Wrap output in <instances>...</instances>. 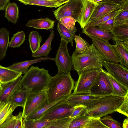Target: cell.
<instances>
[{
  "label": "cell",
  "instance_id": "52",
  "mask_svg": "<svg viewBox=\"0 0 128 128\" xmlns=\"http://www.w3.org/2000/svg\"><path fill=\"white\" fill-rule=\"evenodd\" d=\"M93 2L98 3V2H101L104 0H90Z\"/></svg>",
  "mask_w": 128,
  "mask_h": 128
},
{
  "label": "cell",
  "instance_id": "25",
  "mask_svg": "<svg viewBox=\"0 0 128 128\" xmlns=\"http://www.w3.org/2000/svg\"><path fill=\"white\" fill-rule=\"evenodd\" d=\"M10 33L6 28L0 30V61L5 56L9 44Z\"/></svg>",
  "mask_w": 128,
  "mask_h": 128
},
{
  "label": "cell",
  "instance_id": "33",
  "mask_svg": "<svg viewBox=\"0 0 128 128\" xmlns=\"http://www.w3.org/2000/svg\"><path fill=\"white\" fill-rule=\"evenodd\" d=\"M68 96H62L52 102L46 105L35 113L27 118L33 120L38 119L48 110L56 104L64 101L68 97Z\"/></svg>",
  "mask_w": 128,
  "mask_h": 128
},
{
  "label": "cell",
  "instance_id": "24",
  "mask_svg": "<svg viewBox=\"0 0 128 128\" xmlns=\"http://www.w3.org/2000/svg\"><path fill=\"white\" fill-rule=\"evenodd\" d=\"M54 30H50V34L48 38L36 52L32 53V56L33 57L40 58L47 56L48 55L50 51L52 49L51 44L54 37Z\"/></svg>",
  "mask_w": 128,
  "mask_h": 128
},
{
  "label": "cell",
  "instance_id": "40",
  "mask_svg": "<svg viewBox=\"0 0 128 128\" xmlns=\"http://www.w3.org/2000/svg\"><path fill=\"white\" fill-rule=\"evenodd\" d=\"M101 122L108 128H121L120 124L110 116L107 115L102 118H100Z\"/></svg>",
  "mask_w": 128,
  "mask_h": 128
},
{
  "label": "cell",
  "instance_id": "53",
  "mask_svg": "<svg viewBox=\"0 0 128 128\" xmlns=\"http://www.w3.org/2000/svg\"><path fill=\"white\" fill-rule=\"evenodd\" d=\"M2 84L0 85V93L2 89Z\"/></svg>",
  "mask_w": 128,
  "mask_h": 128
},
{
  "label": "cell",
  "instance_id": "12",
  "mask_svg": "<svg viewBox=\"0 0 128 128\" xmlns=\"http://www.w3.org/2000/svg\"><path fill=\"white\" fill-rule=\"evenodd\" d=\"M104 66L114 79L128 88V68L120 64L104 60Z\"/></svg>",
  "mask_w": 128,
  "mask_h": 128
},
{
  "label": "cell",
  "instance_id": "17",
  "mask_svg": "<svg viewBox=\"0 0 128 128\" xmlns=\"http://www.w3.org/2000/svg\"><path fill=\"white\" fill-rule=\"evenodd\" d=\"M47 60H54L55 58L47 56L42 57L34 60L15 63L7 68L15 71L21 72L22 74H24L28 70V67L32 64Z\"/></svg>",
  "mask_w": 128,
  "mask_h": 128
},
{
  "label": "cell",
  "instance_id": "28",
  "mask_svg": "<svg viewBox=\"0 0 128 128\" xmlns=\"http://www.w3.org/2000/svg\"><path fill=\"white\" fill-rule=\"evenodd\" d=\"M5 10V17L8 21L16 24L19 18V10L17 4L14 2L10 3L6 7Z\"/></svg>",
  "mask_w": 128,
  "mask_h": 128
},
{
  "label": "cell",
  "instance_id": "44",
  "mask_svg": "<svg viewBox=\"0 0 128 128\" xmlns=\"http://www.w3.org/2000/svg\"><path fill=\"white\" fill-rule=\"evenodd\" d=\"M115 18L110 19L98 27L102 30L108 32H110L114 25Z\"/></svg>",
  "mask_w": 128,
  "mask_h": 128
},
{
  "label": "cell",
  "instance_id": "37",
  "mask_svg": "<svg viewBox=\"0 0 128 128\" xmlns=\"http://www.w3.org/2000/svg\"><path fill=\"white\" fill-rule=\"evenodd\" d=\"M121 10H118L112 12L103 16L100 18L88 24L94 26H98L108 20L116 17L120 12Z\"/></svg>",
  "mask_w": 128,
  "mask_h": 128
},
{
  "label": "cell",
  "instance_id": "19",
  "mask_svg": "<svg viewBox=\"0 0 128 128\" xmlns=\"http://www.w3.org/2000/svg\"><path fill=\"white\" fill-rule=\"evenodd\" d=\"M55 22V21L48 18L33 19L29 20L26 26L37 30H50L54 29Z\"/></svg>",
  "mask_w": 128,
  "mask_h": 128
},
{
  "label": "cell",
  "instance_id": "16",
  "mask_svg": "<svg viewBox=\"0 0 128 128\" xmlns=\"http://www.w3.org/2000/svg\"><path fill=\"white\" fill-rule=\"evenodd\" d=\"M82 32L90 38H96L107 42L112 40L114 37L110 32H105L98 26H92L88 25L82 29Z\"/></svg>",
  "mask_w": 128,
  "mask_h": 128
},
{
  "label": "cell",
  "instance_id": "34",
  "mask_svg": "<svg viewBox=\"0 0 128 128\" xmlns=\"http://www.w3.org/2000/svg\"><path fill=\"white\" fill-rule=\"evenodd\" d=\"M57 30L60 34L61 39L70 43L71 46H72L74 38L72 35L69 30L60 21H58V22Z\"/></svg>",
  "mask_w": 128,
  "mask_h": 128
},
{
  "label": "cell",
  "instance_id": "11",
  "mask_svg": "<svg viewBox=\"0 0 128 128\" xmlns=\"http://www.w3.org/2000/svg\"><path fill=\"white\" fill-rule=\"evenodd\" d=\"M53 11L56 19L65 16H71L78 22L82 6V0H69Z\"/></svg>",
  "mask_w": 128,
  "mask_h": 128
},
{
  "label": "cell",
  "instance_id": "23",
  "mask_svg": "<svg viewBox=\"0 0 128 128\" xmlns=\"http://www.w3.org/2000/svg\"><path fill=\"white\" fill-rule=\"evenodd\" d=\"M110 32L114 36L113 41L122 42L128 39V22L114 26Z\"/></svg>",
  "mask_w": 128,
  "mask_h": 128
},
{
  "label": "cell",
  "instance_id": "38",
  "mask_svg": "<svg viewBox=\"0 0 128 128\" xmlns=\"http://www.w3.org/2000/svg\"><path fill=\"white\" fill-rule=\"evenodd\" d=\"M74 40L76 46V50L78 54H80L84 52L90 46L88 42L82 38L80 35H75Z\"/></svg>",
  "mask_w": 128,
  "mask_h": 128
},
{
  "label": "cell",
  "instance_id": "30",
  "mask_svg": "<svg viewBox=\"0 0 128 128\" xmlns=\"http://www.w3.org/2000/svg\"><path fill=\"white\" fill-rule=\"evenodd\" d=\"M42 40V36L37 31H33L30 32L28 36V41L32 53L35 52L38 49Z\"/></svg>",
  "mask_w": 128,
  "mask_h": 128
},
{
  "label": "cell",
  "instance_id": "21",
  "mask_svg": "<svg viewBox=\"0 0 128 128\" xmlns=\"http://www.w3.org/2000/svg\"><path fill=\"white\" fill-rule=\"evenodd\" d=\"M21 72L0 65V82L5 84L11 82L21 76Z\"/></svg>",
  "mask_w": 128,
  "mask_h": 128
},
{
  "label": "cell",
  "instance_id": "46",
  "mask_svg": "<svg viewBox=\"0 0 128 128\" xmlns=\"http://www.w3.org/2000/svg\"><path fill=\"white\" fill-rule=\"evenodd\" d=\"M86 107L85 106L83 105L77 106L71 114L70 117L71 118H73L80 116L82 112Z\"/></svg>",
  "mask_w": 128,
  "mask_h": 128
},
{
  "label": "cell",
  "instance_id": "54",
  "mask_svg": "<svg viewBox=\"0 0 128 128\" xmlns=\"http://www.w3.org/2000/svg\"><path fill=\"white\" fill-rule=\"evenodd\" d=\"M2 84L1 83V82H0V85H2Z\"/></svg>",
  "mask_w": 128,
  "mask_h": 128
},
{
  "label": "cell",
  "instance_id": "47",
  "mask_svg": "<svg viewBox=\"0 0 128 128\" xmlns=\"http://www.w3.org/2000/svg\"><path fill=\"white\" fill-rule=\"evenodd\" d=\"M22 112H20L17 115L16 120L14 128H23Z\"/></svg>",
  "mask_w": 128,
  "mask_h": 128
},
{
  "label": "cell",
  "instance_id": "50",
  "mask_svg": "<svg viewBox=\"0 0 128 128\" xmlns=\"http://www.w3.org/2000/svg\"><path fill=\"white\" fill-rule=\"evenodd\" d=\"M126 0H104L103 2H110L118 4H120Z\"/></svg>",
  "mask_w": 128,
  "mask_h": 128
},
{
  "label": "cell",
  "instance_id": "31",
  "mask_svg": "<svg viewBox=\"0 0 128 128\" xmlns=\"http://www.w3.org/2000/svg\"><path fill=\"white\" fill-rule=\"evenodd\" d=\"M115 42L114 46L120 58V64L128 68V49L124 47L120 41Z\"/></svg>",
  "mask_w": 128,
  "mask_h": 128
},
{
  "label": "cell",
  "instance_id": "36",
  "mask_svg": "<svg viewBox=\"0 0 128 128\" xmlns=\"http://www.w3.org/2000/svg\"><path fill=\"white\" fill-rule=\"evenodd\" d=\"M25 35L24 31H20L14 34L9 42L10 48H15L20 47L25 40Z\"/></svg>",
  "mask_w": 128,
  "mask_h": 128
},
{
  "label": "cell",
  "instance_id": "20",
  "mask_svg": "<svg viewBox=\"0 0 128 128\" xmlns=\"http://www.w3.org/2000/svg\"><path fill=\"white\" fill-rule=\"evenodd\" d=\"M25 5H33L51 8L58 7L69 0H16Z\"/></svg>",
  "mask_w": 128,
  "mask_h": 128
},
{
  "label": "cell",
  "instance_id": "39",
  "mask_svg": "<svg viewBox=\"0 0 128 128\" xmlns=\"http://www.w3.org/2000/svg\"><path fill=\"white\" fill-rule=\"evenodd\" d=\"M72 118L69 117L52 121L47 128H68Z\"/></svg>",
  "mask_w": 128,
  "mask_h": 128
},
{
  "label": "cell",
  "instance_id": "48",
  "mask_svg": "<svg viewBox=\"0 0 128 128\" xmlns=\"http://www.w3.org/2000/svg\"><path fill=\"white\" fill-rule=\"evenodd\" d=\"M10 0H0V10H5L7 6L10 3Z\"/></svg>",
  "mask_w": 128,
  "mask_h": 128
},
{
  "label": "cell",
  "instance_id": "26",
  "mask_svg": "<svg viewBox=\"0 0 128 128\" xmlns=\"http://www.w3.org/2000/svg\"><path fill=\"white\" fill-rule=\"evenodd\" d=\"M31 92V90L30 89L20 90L15 92L9 101L23 108L26 98Z\"/></svg>",
  "mask_w": 128,
  "mask_h": 128
},
{
  "label": "cell",
  "instance_id": "42",
  "mask_svg": "<svg viewBox=\"0 0 128 128\" xmlns=\"http://www.w3.org/2000/svg\"><path fill=\"white\" fill-rule=\"evenodd\" d=\"M99 118H92L86 124L84 128H108L100 121Z\"/></svg>",
  "mask_w": 128,
  "mask_h": 128
},
{
  "label": "cell",
  "instance_id": "29",
  "mask_svg": "<svg viewBox=\"0 0 128 128\" xmlns=\"http://www.w3.org/2000/svg\"><path fill=\"white\" fill-rule=\"evenodd\" d=\"M52 121L33 120L28 118L23 120V128H47Z\"/></svg>",
  "mask_w": 128,
  "mask_h": 128
},
{
  "label": "cell",
  "instance_id": "49",
  "mask_svg": "<svg viewBox=\"0 0 128 128\" xmlns=\"http://www.w3.org/2000/svg\"><path fill=\"white\" fill-rule=\"evenodd\" d=\"M121 10L128 11V0H126L120 4Z\"/></svg>",
  "mask_w": 128,
  "mask_h": 128
},
{
  "label": "cell",
  "instance_id": "8",
  "mask_svg": "<svg viewBox=\"0 0 128 128\" xmlns=\"http://www.w3.org/2000/svg\"><path fill=\"white\" fill-rule=\"evenodd\" d=\"M100 72L95 68L82 71L78 73V78L75 82L74 94H89V90Z\"/></svg>",
  "mask_w": 128,
  "mask_h": 128
},
{
  "label": "cell",
  "instance_id": "27",
  "mask_svg": "<svg viewBox=\"0 0 128 128\" xmlns=\"http://www.w3.org/2000/svg\"><path fill=\"white\" fill-rule=\"evenodd\" d=\"M113 89L112 95L125 98L128 94V88L112 78L108 72Z\"/></svg>",
  "mask_w": 128,
  "mask_h": 128
},
{
  "label": "cell",
  "instance_id": "14",
  "mask_svg": "<svg viewBox=\"0 0 128 128\" xmlns=\"http://www.w3.org/2000/svg\"><path fill=\"white\" fill-rule=\"evenodd\" d=\"M98 5L90 0H82V6L78 22L83 29L89 23L90 18Z\"/></svg>",
  "mask_w": 128,
  "mask_h": 128
},
{
  "label": "cell",
  "instance_id": "43",
  "mask_svg": "<svg viewBox=\"0 0 128 128\" xmlns=\"http://www.w3.org/2000/svg\"><path fill=\"white\" fill-rule=\"evenodd\" d=\"M17 116L12 115L0 126V128H14L16 125Z\"/></svg>",
  "mask_w": 128,
  "mask_h": 128
},
{
  "label": "cell",
  "instance_id": "6",
  "mask_svg": "<svg viewBox=\"0 0 128 128\" xmlns=\"http://www.w3.org/2000/svg\"><path fill=\"white\" fill-rule=\"evenodd\" d=\"M90 88L89 94L96 98L112 95L113 89L107 72L102 68Z\"/></svg>",
  "mask_w": 128,
  "mask_h": 128
},
{
  "label": "cell",
  "instance_id": "13",
  "mask_svg": "<svg viewBox=\"0 0 128 128\" xmlns=\"http://www.w3.org/2000/svg\"><path fill=\"white\" fill-rule=\"evenodd\" d=\"M98 3L88 24L112 12L118 10L120 7V4L110 2L101 1Z\"/></svg>",
  "mask_w": 128,
  "mask_h": 128
},
{
  "label": "cell",
  "instance_id": "18",
  "mask_svg": "<svg viewBox=\"0 0 128 128\" xmlns=\"http://www.w3.org/2000/svg\"><path fill=\"white\" fill-rule=\"evenodd\" d=\"M96 98L90 94H74L72 93L68 95L64 101L72 105H84Z\"/></svg>",
  "mask_w": 128,
  "mask_h": 128
},
{
  "label": "cell",
  "instance_id": "55",
  "mask_svg": "<svg viewBox=\"0 0 128 128\" xmlns=\"http://www.w3.org/2000/svg\"></svg>",
  "mask_w": 128,
  "mask_h": 128
},
{
  "label": "cell",
  "instance_id": "22",
  "mask_svg": "<svg viewBox=\"0 0 128 128\" xmlns=\"http://www.w3.org/2000/svg\"><path fill=\"white\" fill-rule=\"evenodd\" d=\"M18 106L9 100H0V126L12 115L13 112Z\"/></svg>",
  "mask_w": 128,
  "mask_h": 128
},
{
  "label": "cell",
  "instance_id": "1",
  "mask_svg": "<svg viewBox=\"0 0 128 128\" xmlns=\"http://www.w3.org/2000/svg\"><path fill=\"white\" fill-rule=\"evenodd\" d=\"M124 99V98L112 95L96 98L83 105L86 107L80 115L101 118L116 112Z\"/></svg>",
  "mask_w": 128,
  "mask_h": 128
},
{
  "label": "cell",
  "instance_id": "15",
  "mask_svg": "<svg viewBox=\"0 0 128 128\" xmlns=\"http://www.w3.org/2000/svg\"><path fill=\"white\" fill-rule=\"evenodd\" d=\"M21 76L14 81L5 84H2V89L0 93V100L8 101L14 94L21 89Z\"/></svg>",
  "mask_w": 128,
  "mask_h": 128
},
{
  "label": "cell",
  "instance_id": "32",
  "mask_svg": "<svg viewBox=\"0 0 128 128\" xmlns=\"http://www.w3.org/2000/svg\"><path fill=\"white\" fill-rule=\"evenodd\" d=\"M93 118L83 115L72 118L68 128H84L88 122Z\"/></svg>",
  "mask_w": 128,
  "mask_h": 128
},
{
  "label": "cell",
  "instance_id": "41",
  "mask_svg": "<svg viewBox=\"0 0 128 128\" xmlns=\"http://www.w3.org/2000/svg\"><path fill=\"white\" fill-rule=\"evenodd\" d=\"M128 22V11L121 10L115 18L114 25L121 24Z\"/></svg>",
  "mask_w": 128,
  "mask_h": 128
},
{
  "label": "cell",
  "instance_id": "35",
  "mask_svg": "<svg viewBox=\"0 0 128 128\" xmlns=\"http://www.w3.org/2000/svg\"><path fill=\"white\" fill-rule=\"evenodd\" d=\"M69 31L74 38L77 29L75 26L77 21L72 17L65 16L60 18L59 20Z\"/></svg>",
  "mask_w": 128,
  "mask_h": 128
},
{
  "label": "cell",
  "instance_id": "9",
  "mask_svg": "<svg viewBox=\"0 0 128 128\" xmlns=\"http://www.w3.org/2000/svg\"><path fill=\"white\" fill-rule=\"evenodd\" d=\"M76 106L63 101L48 109L37 120L52 121L70 117Z\"/></svg>",
  "mask_w": 128,
  "mask_h": 128
},
{
  "label": "cell",
  "instance_id": "45",
  "mask_svg": "<svg viewBox=\"0 0 128 128\" xmlns=\"http://www.w3.org/2000/svg\"><path fill=\"white\" fill-rule=\"evenodd\" d=\"M116 111L128 117V95L124 98L123 102Z\"/></svg>",
  "mask_w": 128,
  "mask_h": 128
},
{
  "label": "cell",
  "instance_id": "10",
  "mask_svg": "<svg viewBox=\"0 0 128 128\" xmlns=\"http://www.w3.org/2000/svg\"><path fill=\"white\" fill-rule=\"evenodd\" d=\"M92 43L106 62L119 64L120 60L114 46L105 40L94 37H91Z\"/></svg>",
  "mask_w": 128,
  "mask_h": 128
},
{
  "label": "cell",
  "instance_id": "5",
  "mask_svg": "<svg viewBox=\"0 0 128 128\" xmlns=\"http://www.w3.org/2000/svg\"><path fill=\"white\" fill-rule=\"evenodd\" d=\"M49 103L46 91L31 92L28 96L23 108L22 116L26 118Z\"/></svg>",
  "mask_w": 128,
  "mask_h": 128
},
{
  "label": "cell",
  "instance_id": "2",
  "mask_svg": "<svg viewBox=\"0 0 128 128\" xmlns=\"http://www.w3.org/2000/svg\"><path fill=\"white\" fill-rule=\"evenodd\" d=\"M52 78L48 70L32 66L22 77L20 90H30L32 93L46 91Z\"/></svg>",
  "mask_w": 128,
  "mask_h": 128
},
{
  "label": "cell",
  "instance_id": "51",
  "mask_svg": "<svg viewBox=\"0 0 128 128\" xmlns=\"http://www.w3.org/2000/svg\"><path fill=\"white\" fill-rule=\"evenodd\" d=\"M122 126L123 128H128V118L125 119L124 120Z\"/></svg>",
  "mask_w": 128,
  "mask_h": 128
},
{
  "label": "cell",
  "instance_id": "3",
  "mask_svg": "<svg viewBox=\"0 0 128 128\" xmlns=\"http://www.w3.org/2000/svg\"><path fill=\"white\" fill-rule=\"evenodd\" d=\"M72 57L73 70L78 73L89 69L102 68L104 66V60L93 43L82 53H78L75 49Z\"/></svg>",
  "mask_w": 128,
  "mask_h": 128
},
{
  "label": "cell",
  "instance_id": "4",
  "mask_svg": "<svg viewBox=\"0 0 128 128\" xmlns=\"http://www.w3.org/2000/svg\"><path fill=\"white\" fill-rule=\"evenodd\" d=\"M75 83L70 73L57 74L52 77L46 90L49 103L62 96L70 94Z\"/></svg>",
  "mask_w": 128,
  "mask_h": 128
},
{
  "label": "cell",
  "instance_id": "7",
  "mask_svg": "<svg viewBox=\"0 0 128 128\" xmlns=\"http://www.w3.org/2000/svg\"><path fill=\"white\" fill-rule=\"evenodd\" d=\"M68 43L61 39L57 50L54 61L58 68V74H69L73 70L72 56L70 55L68 50Z\"/></svg>",
  "mask_w": 128,
  "mask_h": 128
}]
</instances>
